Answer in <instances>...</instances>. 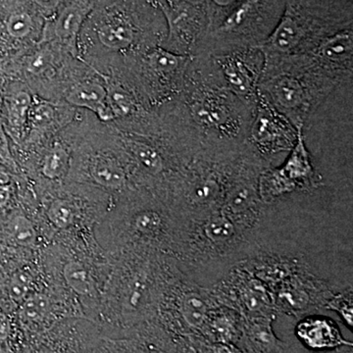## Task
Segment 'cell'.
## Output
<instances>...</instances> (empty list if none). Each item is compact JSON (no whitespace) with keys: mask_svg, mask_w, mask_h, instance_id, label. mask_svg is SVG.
<instances>
[{"mask_svg":"<svg viewBox=\"0 0 353 353\" xmlns=\"http://www.w3.org/2000/svg\"><path fill=\"white\" fill-rule=\"evenodd\" d=\"M296 134L287 118L262 99L252 127L254 143L269 150H287L294 145Z\"/></svg>","mask_w":353,"mask_h":353,"instance_id":"obj_1","label":"cell"},{"mask_svg":"<svg viewBox=\"0 0 353 353\" xmlns=\"http://www.w3.org/2000/svg\"><path fill=\"white\" fill-rule=\"evenodd\" d=\"M313 170L311 167L307 150L304 145L301 129L297 132L296 145L282 168L271 172L264 176L263 188L271 196H277L282 192L294 189L296 183L310 182L312 180Z\"/></svg>","mask_w":353,"mask_h":353,"instance_id":"obj_2","label":"cell"},{"mask_svg":"<svg viewBox=\"0 0 353 353\" xmlns=\"http://www.w3.org/2000/svg\"><path fill=\"white\" fill-rule=\"evenodd\" d=\"M296 334L305 347L318 352L352 345L343 339L340 329L331 319L319 316L307 317L299 322Z\"/></svg>","mask_w":353,"mask_h":353,"instance_id":"obj_3","label":"cell"},{"mask_svg":"<svg viewBox=\"0 0 353 353\" xmlns=\"http://www.w3.org/2000/svg\"><path fill=\"white\" fill-rule=\"evenodd\" d=\"M254 54L228 55L219 62L225 80L232 90L241 95H252L255 92L259 79V64Z\"/></svg>","mask_w":353,"mask_h":353,"instance_id":"obj_4","label":"cell"},{"mask_svg":"<svg viewBox=\"0 0 353 353\" xmlns=\"http://www.w3.org/2000/svg\"><path fill=\"white\" fill-rule=\"evenodd\" d=\"M267 92L274 105L285 118L299 119L307 104V97L299 80L290 76L278 77L269 82Z\"/></svg>","mask_w":353,"mask_h":353,"instance_id":"obj_5","label":"cell"},{"mask_svg":"<svg viewBox=\"0 0 353 353\" xmlns=\"http://www.w3.org/2000/svg\"><path fill=\"white\" fill-rule=\"evenodd\" d=\"M32 104V97L25 90L12 88L2 97L0 123L17 143L22 139L25 128L29 124Z\"/></svg>","mask_w":353,"mask_h":353,"instance_id":"obj_6","label":"cell"},{"mask_svg":"<svg viewBox=\"0 0 353 353\" xmlns=\"http://www.w3.org/2000/svg\"><path fill=\"white\" fill-rule=\"evenodd\" d=\"M108 92L101 83H79L67 95L69 103L78 108L90 109L103 121L114 119V114L108 103Z\"/></svg>","mask_w":353,"mask_h":353,"instance_id":"obj_7","label":"cell"},{"mask_svg":"<svg viewBox=\"0 0 353 353\" xmlns=\"http://www.w3.org/2000/svg\"><path fill=\"white\" fill-rule=\"evenodd\" d=\"M194 117L204 126L224 131L231 126L232 111L223 97L205 94L199 97L192 105Z\"/></svg>","mask_w":353,"mask_h":353,"instance_id":"obj_8","label":"cell"},{"mask_svg":"<svg viewBox=\"0 0 353 353\" xmlns=\"http://www.w3.org/2000/svg\"><path fill=\"white\" fill-rule=\"evenodd\" d=\"M303 26L290 11H287L272 32L268 43L279 52H290L303 41Z\"/></svg>","mask_w":353,"mask_h":353,"instance_id":"obj_9","label":"cell"},{"mask_svg":"<svg viewBox=\"0 0 353 353\" xmlns=\"http://www.w3.org/2000/svg\"><path fill=\"white\" fill-rule=\"evenodd\" d=\"M37 232L31 221L22 214H12L0 222V241L19 246H31Z\"/></svg>","mask_w":353,"mask_h":353,"instance_id":"obj_10","label":"cell"},{"mask_svg":"<svg viewBox=\"0 0 353 353\" xmlns=\"http://www.w3.org/2000/svg\"><path fill=\"white\" fill-rule=\"evenodd\" d=\"M90 174L95 182L108 189H120L126 182V176L120 165L109 157L95 158Z\"/></svg>","mask_w":353,"mask_h":353,"instance_id":"obj_11","label":"cell"},{"mask_svg":"<svg viewBox=\"0 0 353 353\" xmlns=\"http://www.w3.org/2000/svg\"><path fill=\"white\" fill-rule=\"evenodd\" d=\"M32 29V17L24 11H10L0 20V38L4 43L24 39Z\"/></svg>","mask_w":353,"mask_h":353,"instance_id":"obj_12","label":"cell"},{"mask_svg":"<svg viewBox=\"0 0 353 353\" xmlns=\"http://www.w3.org/2000/svg\"><path fill=\"white\" fill-rule=\"evenodd\" d=\"M208 305L199 294H189L180 303V314L185 326L190 330L201 331L209 318Z\"/></svg>","mask_w":353,"mask_h":353,"instance_id":"obj_13","label":"cell"},{"mask_svg":"<svg viewBox=\"0 0 353 353\" xmlns=\"http://www.w3.org/2000/svg\"><path fill=\"white\" fill-rule=\"evenodd\" d=\"M187 58L163 48H157L148 53V62L150 68L162 78H172L185 67Z\"/></svg>","mask_w":353,"mask_h":353,"instance_id":"obj_14","label":"cell"},{"mask_svg":"<svg viewBox=\"0 0 353 353\" xmlns=\"http://www.w3.org/2000/svg\"><path fill=\"white\" fill-rule=\"evenodd\" d=\"M263 4V0H241L232 8L231 13L225 18L220 26V31L233 32L239 31L248 22L252 21L259 13V6Z\"/></svg>","mask_w":353,"mask_h":353,"instance_id":"obj_15","label":"cell"},{"mask_svg":"<svg viewBox=\"0 0 353 353\" xmlns=\"http://www.w3.org/2000/svg\"><path fill=\"white\" fill-rule=\"evenodd\" d=\"M85 14L87 11L80 6H72L65 8L58 17L55 34L62 41L73 43L80 31Z\"/></svg>","mask_w":353,"mask_h":353,"instance_id":"obj_16","label":"cell"},{"mask_svg":"<svg viewBox=\"0 0 353 353\" xmlns=\"http://www.w3.org/2000/svg\"><path fill=\"white\" fill-rule=\"evenodd\" d=\"M99 41L112 50H124L134 41V31L125 23H108L97 31Z\"/></svg>","mask_w":353,"mask_h":353,"instance_id":"obj_17","label":"cell"},{"mask_svg":"<svg viewBox=\"0 0 353 353\" xmlns=\"http://www.w3.org/2000/svg\"><path fill=\"white\" fill-rule=\"evenodd\" d=\"M32 274L22 268L11 272L4 280V292L11 303L19 304L29 296L32 288Z\"/></svg>","mask_w":353,"mask_h":353,"instance_id":"obj_18","label":"cell"},{"mask_svg":"<svg viewBox=\"0 0 353 353\" xmlns=\"http://www.w3.org/2000/svg\"><path fill=\"white\" fill-rule=\"evenodd\" d=\"M50 311V301L43 294H29L21 303L19 315L23 324L32 325L43 321Z\"/></svg>","mask_w":353,"mask_h":353,"instance_id":"obj_19","label":"cell"},{"mask_svg":"<svg viewBox=\"0 0 353 353\" xmlns=\"http://www.w3.org/2000/svg\"><path fill=\"white\" fill-rule=\"evenodd\" d=\"M67 284L77 294L88 296L94 290V281L85 267L79 262H69L64 266Z\"/></svg>","mask_w":353,"mask_h":353,"instance_id":"obj_20","label":"cell"},{"mask_svg":"<svg viewBox=\"0 0 353 353\" xmlns=\"http://www.w3.org/2000/svg\"><path fill=\"white\" fill-rule=\"evenodd\" d=\"M68 165V152L60 143H55L43 158L41 172L46 178L55 180L64 175Z\"/></svg>","mask_w":353,"mask_h":353,"instance_id":"obj_21","label":"cell"},{"mask_svg":"<svg viewBox=\"0 0 353 353\" xmlns=\"http://www.w3.org/2000/svg\"><path fill=\"white\" fill-rule=\"evenodd\" d=\"M352 38L347 34H336L333 38L327 39L320 46V57L331 61H341L350 57L352 50Z\"/></svg>","mask_w":353,"mask_h":353,"instance_id":"obj_22","label":"cell"},{"mask_svg":"<svg viewBox=\"0 0 353 353\" xmlns=\"http://www.w3.org/2000/svg\"><path fill=\"white\" fill-rule=\"evenodd\" d=\"M130 152L146 170L157 173L163 168V161L157 150L146 143L131 141L128 143Z\"/></svg>","mask_w":353,"mask_h":353,"instance_id":"obj_23","label":"cell"},{"mask_svg":"<svg viewBox=\"0 0 353 353\" xmlns=\"http://www.w3.org/2000/svg\"><path fill=\"white\" fill-rule=\"evenodd\" d=\"M254 199V189L250 183H236L228 197V208L234 213H240V211L250 208Z\"/></svg>","mask_w":353,"mask_h":353,"instance_id":"obj_24","label":"cell"},{"mask_svg":"<svg viewBox=\"0 0 353 353\" xmlns=\"http://www.w3.org/2000/svg\"><path fill=\"white\" fill-rule=\"evenodd\" d=\"M55 110L51 104L46 101H32L30 110L29 124L32 129L43 130L54 121Z\"/></svg>","mask_w":353,"mask_h":353,"instance_id":"obj_25","label":"cell"},{"mask_svg":"<svg viewBox=\"0 0 353 353\" xmlns=\"http://www.w3.org/2000/svg\"><path fill=\"white\" fill-rule=\"evenodd\" d=\"M48 216L50 222L59 229H65L73 223L75 213L69 202L57 199L50 204Z\"/></svg>","mask_w":353,"mask_h":353,"instance_id":"obj_26","label":"cell"},{"mask_svg":"<svg viewBox=\"0 0 353 353\" xmlns=\"http://www.w3.org/2000/svg\"><path fill=\"white\" fill-rule=\"evenodd\" d=\"M108 103L114 114V117H122L131 113L134 108L131 95L122 88H113L108 92Z\"/></svg>","mask_w":353,"mask_h":353,"instance_id":"obj_27","label":"cell"},{"mask_svg":"<svg viewBox=\"0 0 353 353\" xmlns=\"http://www.w3.org/2000/svg\"><path fill=\"white\" fill-rule=\"evenodd\" d=\"M206 234L211 240L225 241L233 236L234 229L231 223L224 218H216L208 223Z\"/></svg>","mask_w":353,"mask_h":353,"instance_id":"obj_28","label":"cell"},{"mask_svg":"<svg viewBox=\"0 0 353 353\" xmlns=\"http://www.w3.org/2000/svg\"><path fill=\"white\" fill-rule=\"evenodd\" d=\"M218 192V183L213 178H206L199 181L194 190V197L199 202L209 201L214 199Z\"/></svg>","mask_w":353,"mask_h":353,"instance_id":"obj_29","label":"cell"},{"mask_svg":"<svg viewBox=\"0 0 353 353\" xmlns=\"http://www.w3.org/2000/svg\"><path fill=\"white\" fill-rule=\"evenodd\" d=\"M134 226L143 234L154 233L159 227V217L152 212H143L137 216Z\"/></svg>","mask_w":353,"mask_h":353,"instance_id":"obj_30","label":"cell"},{"mask_svg":"<svg viewBox=\"0 0 353 353\" xmlns=\"http://www.w3.org/2000/svg\"><path fill=\"white\" fill-rule=\"evenodd\" d=\"M13 336V323L10 316L0 306V347H6Z\"/></svg>","mask_w":353,"mask_h":353,"instance_id":"obj_31","label":"cell"},{"mask_svg":"<svg viewBox=\"0 0 353 353\" xmlns=\"http://www.w3.org/2000/svg\"><path fill=\"white\" fill-rule=\"evenodd\" d=\"M48 65H50V57L48 53L39 52L32 58H30L27 64V70L30 73L39 74L48 68Z\"/></svg>","mask_w":353,"mask_h":353,"instance_id":"obj_32","label":"cell"},{"mask_svg":"<svg viewBox=\"0 0 353 353\" xmlns=\"http://www.w3.org/2000/svg\"><path fill=\"white\" fill-rule=\"evenodd\" d=\"M340 313L341 317L343 318V321L347 323L348 326L352 328V305L347 303V301H339L338 303H334V307Z\"/></svg>","mask_w":353,"mask_h":353,"instance_id":"obj_33","label":"cell"},{"mask_svg":"<svg viewBox=\"0 0 353 353\" xmlns=\"http://www.w3.org/2000/svg\"><path fill=\"white\" fill-rule=\"evenodd\" d=\"M205 353H245L234 343H212Z\"/></svg>","mask_w":353,"mask_h":353,"instance_id":"obj_34","label":"cell"},{"mask_svg":"<svg viewBox=\"0 0 353 353\" xmlns=\"http://www.w3.org/2000/svg\"><path fill=\"white\" fill-rule=\"evenodd\" d=\"M13 197V188L11 183L0 185V211L10 205Z\"/></svg>","mask_w":353,"mask_h":353,"instance_id":"obj_35","label":"cell"},{"mask_svg":"<svg viewBox=\"0 0 353 353\" xmlns=\"http://www.w3.org/2000/svg\"><path fill=\"white\" fill-rule=\"evenodd\" d=\"M0 161L3 162V163H7L9 161L6 134L1 123H0Z\"/></svg>","mask_w":353,"mask_h":353,"instance_id":"obj_36","label":"cell"},{"mask_svg":"<svg viewBox=\"0 0 353 353\" xmlns=\"http://www.w3.org/2000/svg\"><path fill=\"white\" fill-rule=\"evenodd\" d=\"M37 6L44 9V10L52 11L57 9L61 0H34Z\"/></svg>","mask_w":353,"mask_h":353,"instance_id":"obj_37","label":"cell"},{"mask_svg":"<svg viewBox=\"0 0 353 353\" xmlns=\"http://www.w3.org/2000/svg\"><path fill=\"white\" fill-rule=\"evenodd\" d=\"M214 6L221 8H234L241 0H210Z\"/></svg>","mask_w":353,"mask_h":353,"instance_id":"obj_38","label":"cell"},{"mask_svg":"<svg viewBox=\"0 0 353 353\" xmlns=\"http://www.w3.org/2000/svg\"><path fill=\"white\" fill-rule=\"evenodd\" d=\"M11 181H12L11 174L0 165V185H9Z\"/></svg>","mask_w":353,"mask_h":353,"instance_id":"obj_39","label":"cell"}]
</instances>
